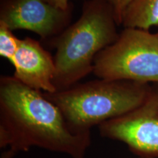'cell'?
Masks as SVG:
<instances>
[{
    "label": "cell",
    "instance_id": "cell-1",
    "mask_svg": "<svg viewBox=\"0 0 158 158\" xmlns=\"http://www.w3.org/2000/svg\"><path fill=\"white\" fill-rule=\"evenodd\" d=\"M91 143V133H73L43 92L13 76H1L0 147L6 149L1 158H13L33 147L84 158Z\"/></svg>",
    "mask_w": 158,
    "mask_h": 158
},
{
    "label": "cell",
    "instance_id": "cell-2",
    "mask_svg": "<svg viewBox=\"0 0 158 158\" xmlns=\"http://www.w3.org/2000/svg\"><path fill=\"white\" fill-rule=\"evenodd\" d=\"M117 26L108 0L85 2L80 18L53 38L56 92L72 87L93 73L96 56L118 37Z\"/></svg>",
    "mask_w": 158,
    "mask_h": 158
},
{
    "label": "cell",
    "instance_id": "cell-3",
    "mask_svg": "<svg viewBox=\"0 0 158 158\" xmlns=\"http://www.w3.org/2000/svg\"><path fill=\"white\" fill-rule=\"evenodd\" d=\"M151 85L121 80H94L44 95L59 108L75 133L118 118L141 106Z\"/></svg>",
    "mask_w": 158,
    "mask_h": 158
},
{
    "label": "cell",
    "instance_id": "cell-4",
    "mask_svg": "<svg viewBox=\"0 0 158 158\" xmlns=\"http://www.w3.org/2000/svg\"><path fill=\"white\" fill-rule=\"evenodd\" d=\"M93 73L105 80L158 84V34L124 28L96 56Z\"/></svg>",
    "mask_w": 158,
    "mask_h": 158
},
{
    "label": "cell",
    "instance_id": "cell-5",
    "mask_svg": "<svg viewBox=\"0 0 158 158\" xmlns=\"http://www.w3.org/2000/svg\"><path fill=\"white\" fill-rule=\"evenodd\" d=\"M102 137L122 142L139 157L158 158V84L131 112L99 126Z\"/></svg>",
    "mask_w": 158,
    "mask_h": 158
},
{
    "label": "cell",
    "instance_id": "cell-6",
    "mask_svg": "<svg viewBox=\"0 0 158 158\" xmlns=\"http://www.w3.org/2000/svg\"><path fill=\"white\" fill-rule=\"evenodd\" d=\"M73 5L63 10L44 0H2L0 22L12 31L29 30L42 39H53L69 27Z\"/></svg>",
    "mask_w": 158,
    "mask_h": 158
},
{
    "label": "cell",
    "instance_id": "cell-7",
    "mask_svg": "<svg viewBox=\"0 0 158 158\" xmlns=\"http://www.w3.org/2000/svg\"><path fill=\"white\" fill-rule=\"evenodd\" d=\"M10 63L14 67L13 77L23 84L45 93L56 92L53 84L54 59L37 40L31 37L20 40Z\"/></svg>",
    "mask_w": 158,
    "mask_h": 158
},
{
    "label": "cell",
    "instance_id": "cell-8",
    "mask_svg": "<svg viewBox=\"0 0 158 158\" xmlns=\"http://www.w3.org/2000/svg\"><path fill=\"white\" fill-rule=\"evenodd\" d=\"M122 25L144 30L158 27V0H132L124 10Z\"/></svg>",
    "mask_w": 158,
    "mask_h": 158
},
{
    "label": "cell",
    "instance_id": "cell-9",
    "mask_svg": "<svg viewBox=\"0 0 158 158\" xmlns=\"http://www.w3.org/2000/svg\"><path fill=\"white\" fill-rule=\"evenodd\" d=\"M20 40L11 29L0 22V56L10 62L19 48Z\"/></svg>",
    "mask_w": 158,
    "mask_h": 158
},
{
    "label": "cell",
    "instance_id": "cell-10",
    "mask_svg": "<svg viewBox=\"0 0 158 158\" xmlns=\"http://www.w3.org/2000/svg\"><path fill=\"white\" fill-rule=\"evenodd\" d=\"M113 7L115 19L118 26L122 25L124 10L132 0H108Z\"/></svg>",
    "mask_w": 158,
    "mask_h": 158
},
{
    "label": "cell",
    "instance_id": "cell-11",
    "mask_svg": "<svg viewBox=\"0 0 158 158\" xmlns=\"http://www.w3.org/2000/svg\"><path fill=\"white\" fill-rule=\"evenodd\" d=\"M51 5L55 6V7H59V8L67 10L72 6L70 0H44Z\"/></svg>",
    "mask_w": 158,
    "mask_h": 158
},
{
    "label": "cell",
    "instance_id": "cell-12",
    "mask_svg": "<svg viewBox=\"0 0 158 158\" xmlns=\"http://www.w3.org/2000/svg\"><path fill=\"white\" fill-rule=\"evenodd\" d=\"M138 158H145V157H138Z\"/></svg>",
    "mask_w": 158,
    "mask_h": 158
},
{
    "label": "cell",
    "instance_id": "cell-13",
    "mask_svg": "<svg viewBox=\"0 0 158 158\" xmlns=\"http://www.w3.org/2000/svg\"><path fill=\"white\" fill-rule=\"evenodd\" d=\"M157 34H158V32H157Z\"/></svg>",
    "mask_w": 158,
    "mask_h": 158
}]
</instances>
